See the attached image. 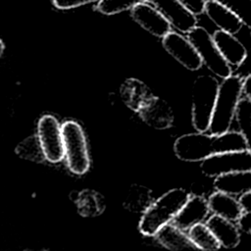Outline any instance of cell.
Returning <instances> with one entry per match:
<instances>
[{"label":"cell","instance_id":"10","mask_svg":"<svg viewBox=\"0 0 251 251\" xmlns=\"http://www.w3.org/2000/svg\"><path fill=\"white\" fill-rule=\"evenodd\" d=\"M154 7L166 18L171 26L187 33L197 25V19L178 0H150Z\"/></svg>","mask_w":251,"mask_h":251},{"label":"cell","instance_id":"30","mask_svg":"<svg viewBox=\"0 0 251 251\" xmlns=\"http://www.w3.org/2000/svg\"><path fill=\"white\" fill-rule=\"evenodd\" d=\"M237 228L244 233H251V212H242L235 221Z\"/></svg>","mask_w":251,"mask_h":251},{"label":"cell","instance_id":"17","mask_svg":"<svg viewBox=\"0 0 251 251\" xmlns=\"http://www.w3.org/2000/svg\"><path fill=\"white\" fill-rule=\"evenodd\" d=\"M206 226L214 234L221 246L226 248H234L238 245L240 241L239 229L233 222L214 214L207 220Z\"/></svg>","mask_w":251,"mask_h":251},{"label":"cell","instance_id":"9","mask_svg":"<svg viewBox=\"0 0 251 251\" xmlns=\"http://www.w3.org/2000/svg\"><path fill=\"white\" fill-rule=\"evenodd\" d=\"M163 46L178 63L190 71L201 68L202 60L189 40L177 32L169 31L163 37Z\"/></svg>","mask_w":251,"mask_h":251},{"label":"cell","instance_id":"19","mask_svg":"<svg viewBox=\"0 0 251 251\" xmlns=\"http://www.w3.org/2000/svg\"><path fill=\"white\" fill-rule=\"evenodd\" d=\"M153 236L156 237L162 246L169 250L180 251L186 249H196L187 234H185L183 230L179 229L172 223L162 226Z\"/></svg>","mask_w":251,"mask_h":251},{"label":"cell","instance_id":"33","mask_svg":"<svg viewBox=\"0 0 251 251\" xmlns=\"http://www.w3.org/2000/svg\"><path fill=\"white\" fill-rule=\"evenodd\" d=\"M4 43H3V41L0 39V56L2 55V53H3V51H4Z\"/></svg>","mask_w":251,"mask_h":251},{"label":"cell","instance_id":"8","mask_svg":"<svg viewBox=\"0 0 251 251\" xmlns=\"http://www.w3.org/2000/svg\"><path fill=\"white\" fill-rule=\"evenodd\" d=\"M37 136L43 149L45 159L51 163H58L64 158V144L61 126L51 115L43 116L37 126Z\"/></svg>","mask_w":251,"mask_h":251},{"label":"cell","instance_id":"13","mask_svg":"<svg viewBox=\"0 0 251 251\" xmlns=\"http://www.w3.org/2000/svg\"><path fill=\"white\" fill-rule=\"evenodd\" d=\"M137 113L147 125L157 129L168 128L174 122V114L170 105L165 100L153 95Z\"/></svg>","mask_w":251,"mask_h":251},{"label":"cell","instance_id":"6","mask_svg":"<svg viewBox=\"0 0 251 251\" xmlns=\"http://www.w3.org/2000/svg\"><path fill=\"white\" fill-rule=\"evenodd\" d=\"M187 39L193 45L204 64L217 76L225 78L231 75V67L218 50L212 35L202 26H194L187 32Z\"/></svg>","mask_w":251,"mask_h":251},{"label":"cell","instance_id":"4","mask_svg":"<svg viewBox=\"0 0 251 251\" xmlns=\"http://www.w3.org/2000/svg\"><path fill=\"white\" fill-rule=\"evenodd\" d=\"M219 81L212 75H199L193 83L192 90V124L199 132H206L209 128Z\"/></svg>","mask_w":251,"mask_h":251},{"label":"cell","instance_id":"31","mask_svg":"<svg viewBox=\"0 0 251 251\" xmlns=\"http://www.w3.org/2000/svg\"><path fill=\"white\" fill-rule=\"evenodd\" d=\"M237 201L242 212H251V190L240 194Z\"/></svg>","mask_w":251,"mask_h":251},{"label":"cell","instance_id":"21","mask_svg":"<svg viewBox=\"0 0 251 251\" xmlns=\"http://www.w3.org/2000/svg\"><path fill=\"white\" fill-rule=\"evenodd\" d=\"M77 212L82 217L92 218L101 215L106 207L104 197L91 189H85L78 193L76 198Z\"/></svg>","mask_w":251,"mask_h":251},{"label":"cell","instance_id":"15","mask_svg":"<svg viewBox=\"0 0 251 251\" xmlns=\"http://www.w3.org/2000/svg\"><path fill=\"white\" fill-rule=\"evenodd\" d=\"M213 187L217 191L239 196L251 190V171H238L216 176Z\"/></svg>","mask_w":251,"mask_h":251},{"label":"cell","instance_id":"28","mask_svg":"<svg viewBox=\"0 0 251 251\" xmlns=\"http://www.w3.org/2000/svg\"><path fill=\"white\" fill-rule=\"evenodd\" d=\"M193 15H201L204 12L206 0H178Z\"/></svg>","mask_w":251,"mask_h":251},{"label":"cell","instance_id":"32","mask_svg":"<svg viewBox=\"0 0 251 251\" xmlns=\"http://www.w3.org/2000/svg\"><path fill=\"white\" fill-rule=\"evenodd\" d=\"M241 97L251 99V75H250V74H248L247 75L242 77Z\"/></svg>","mask_w":251,"mask_h":251},{"label":"cell","instance_id":"24","mask_svg":"<svg viewBox=\"0 0 251 251\" xmlns=\"http://www.w3.org/2000/svg\"><path fill=\"white\" fill-rule=\"evenodd\" d=\"M16 153L24 159H27L33 162H43L45 155L41 147L39 138L37 135H31L23 140L16 148Z\"/></svg>","mask_w":251,"mask_h":251},{"label":"cell","instance_id":"18","mask_svg":"<svg viewBox=\"0 0 251 251\" xmlns=\"http://www.w3.org/2000/svg\"><path fill=\"white\" fill-rule=\"evenodd\" d=\"M151 96L147 85L133 77L125 80L121 86V97L124 103L134 112H138Z\"/></svg>","mask_w":251,"mask_h":251},{"label":"cell","instance_id":"16","mask_svg":"<svg viewBox=\"0 0 251 251\" xmlns=\"http://www.w3.org/2000/svg\"><path fill=\"white\" fill-rule=\"evenodd\" d=\"M204 12L221 30L228 33H237L243 25L242 20L236 14L215 1H206Z\"/></svg>","mask_w":251,"mask_h":251},{"label":"cell","instance_id":"1","mask_svg":"<svg viewBox=\"0 0 251 251\" xmlns=\"http://www.w3.org/2000/svg\"><path fill=\"white\" fill-rule=\"evenodd\" d=\"M176 157L182 161L197 162L214 154L250 150V143L240 131H225L220 134L205 132L179 136L174 145Z\"/></svg>","mask_w":251,"mask_h":251},{"label":"cell","instance_id":"27","mask_svg":"<svg viewBox=\"0 0 251 251\" xmlns=\"http://www.w3.org/2000/svg\"><path fill=\"white\" fill-rule=\"evenodd\" d=\"M236 14L247 26L251 25V0H212Z\"/></svg>","mask_w":251,"mask_h":251},{"label":"cell","instance_id":"12","mask_svg":"<svg viewBox=\"0 0 251 251\" xmlns=\"http://www.w3.org/2000/svg\"><path fill=\"white\" fill-rule=\"evenodd\" d=\"M132 19L144 29L157 37H164L171 31V25L154 7L139 3L131 8Z\"/></svg>","mask_w":251,"mask_h":251},{"label":"cell","instance_id":"2","mask_svg":"<svg viewBox=\"0 0 251 251\" xmlns=\"http://www.w3.org/2000/svg\"><path fill=\"white\" fill-rule=\"evenodd\" d=\"M188 197L189 193L183 188H175L163 194L143 212L138 226L140 232L153 236L162 226L171 223Z\"/></svg>","mask_w":251,"mask_h":251},{"label":"cell","instance_id":"20","mask_svg":"<svg viewBox=\"0 0 251 251\" xmlns=\"http://www.w3.org/2000/svg\"><path fill=\"white\" fill-rule=\"evenodd\" d=\"M207 201L210 212L228 221L235 222L242 213L237 199L226 193L216 191L209 196Z\"/></svg>","mask_w":251,"mask_h":251},{"label":"cell","instance_id":"23","mask_svg":"<svg viewBox=\"0 0 251 251\" xmlns=\"http://www.w3.org/2000/svg\"><path fill=\"white\" fill-rule=\"evenodd\" d=\"M187 236L197 249L214 251L220 248V243L203 223H198L188 229Z\"/></svg>","mask_w":251,"mask_h":251},{"label":"cell","instance_id":"11","mask_svg":"<svg viewBox=\"0 0 251 251\" xmlns=\"http://www.w3.org/2000/svg\"><path fill=\"white\" fill-rule=\"evenodd\" d=\"M210 213L208 201L204 196L189 195L181 209L173 218L171 223L181 230H188L192 226L203 223Z\"/></svg>","mask_w":251,"mask_h":251},{"label":"cell","instance_id":"25","mask_svg":"<svg viewBox=\"0 0 251 251\" xmlns=\"http://www.w3.org/2000/svg\"><path fill=\"white\" fill-rule=\"evenodd\" d=\"M240 132L251 141V99L240 97L238 100L234 116Z\"/></svg>","mask_w":251,"mask_h":251},{"label":"cell","instance_id":"22","mask_svg":"<svg viewBox=\"0 0 251 251\" xmlns=\"http://www.w3.org/2000/svg\"><path fill=\"white\" fill-rule=\"evenodd\" d=\"M151 203V190L139 184L131 185L124 200L125 208L133 213H143Z\"/></svg>","mask_w":251,"mask_h":251},{"label":"cell","instance_id":"29","mask_svg":"<svg viewBox=\"0 0 251 251\" xmlns=\"http://www.w3.org/2000/svg\"><path fill=\"white\" fill-rule=\"evenodd\" d=\"M94 1H96V0H53V4L58 9L66 10V9L79 7V6L94 2Z\"/></svg>","mask_w":251,"mask_h":251},{"label":"cell","instance_id":"14","mask_svg":"<svg viewBox=\"0 0 251 251\" xmlns=\"http://www.w3.org/2000/svg\"><path fill=\"white\" fill-rule=\"evenodd\" d=\"M212 37L221 55L229 66L239 67L245 61L246 48L233 34L219 29Z\"/></svg>","mask_w":251,"mask_h":251},{"label":"cell","instance_id":"5","mask_svg":"<svg viewBox=\"0 0 251 251\" xmlns=\"http://www.w3.org/2000/svg\"><path fill=\"white\" fill-rule=\"evenodd\" d=\"M61 131L68 168L75 175H83L89 169L90 160L81 126L74 121H67L61 126Z\"/></svg>","mask_w":251,"mask_h":251},{"label":"cell","instance_id":"26","mask_svg":"<svg viewBox=\"0 0 251 251\" xmlns=\"http://www.w3.org/2000/svg\"><path fill=\"white\" fill-rule=\"evenodd\" d=\"M146 1L147 0H100L95 9L104 15H115Z\"/></svg>","mask_w":251,"mask_h":251},{"label":"cell","instance_id":"7","mask_svg":"<svg viewBox=\"0 0 251 251\" xmlns=\"http://www.w3.org/2000/svg\"><path fill=\"white\" fill-rule=\"evenodd\" d=\"M201 170L210 177L231 172L251 171V152L245 150L214 154L202 160Z\"/></svg>","mask_w":251,"mask_h":251},{"label":"cell","instance_id":"3","mask_svg":"<svg viewBox=\"0 0 251 251\" xmlns=\"http://www.w3.org/2000/svg\"><path fill=\"white\" fill-rule=\"evenodd\" d=\"M242 77L230 75L219 84L217 98L208 130L212 134H220L228 130L234 112L241 97Z\"/></svg>","mask_w":251,"mask_h":251}]
</instances>
